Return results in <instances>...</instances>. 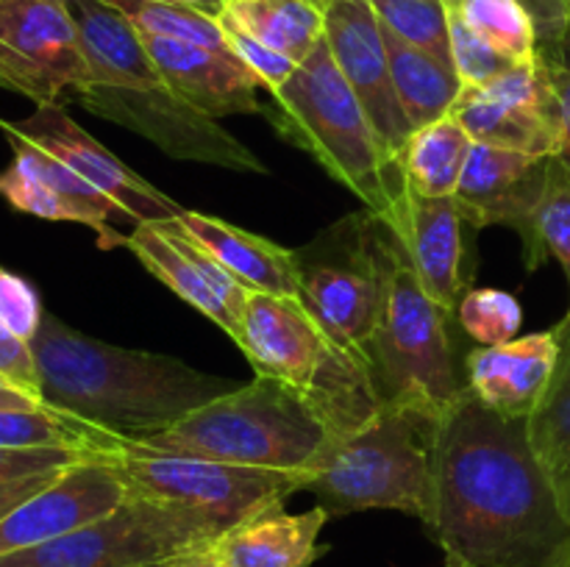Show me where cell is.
Returning <instances> with one entry per match:
<instances>
[{"label":"cell","mask_w":570,"mask_h":567,"mask_svg":"<svg viewBox=\"0 0 570 567\" xmlns=\"http://www.w3.org/2000/svg\"><path fill=\"white\" fill-rule=\"evenodd\" d=\"M460 326L484 348L512 342L523 326V309L504 289H471L456 306Z\"/></svg>","instance_id":"32"},{"label":"cell","mask_w":570,"mask_h":567,"mask_svg":"<svg viewBox=\"0 0 570 567\" xmlns=\"http://www.w3.org/2000/svg\"><path fill=\"white\" fill-rule=\"evenodd\" d=\"M65 470H53V472H42V476L33 478H22V481H11V484H0V520L9 515L11 509L22 504V500L31 498L33 493H39L42 487H48L53 478H59Z\"/></svg>","instance_id":"41"},{"label":"cell","mask_w":570,"mask_h":567,"mask_svg":"<svg viewBox=\"0 0 570 567\" xmlns=\"http://www.w3.org/2000/svg\"><path fill=\"white\" fill-rule=\"evenodd\" d=\"M384 42H387L395 92H399L401 109H404L412 131L449 117L462 92V81L454 64H445V61L412 48L387 28H384Z\"/></svg>","instance_id":"24"},{"label":"cell","mask_w":570,"mask_h":567,"mask_svg":"<svg viewBox=\"0 0 570 567\" xmlns=\"http://www.w3.org/2000/svg\"><path fill=\"white\" fill-rule=\"evenodd\" d=\"M126 498V481L111 456L78 461L0 520V556L65 537L115 511Z\"/></svg>","instance_id":"17"},{"label":"cell","mask_w":570,"mask_h":567,"mask_svg":"<svg viewBox=\"0 0 570 567\" xmlns=\"http://www.w3.org/2000/svg\"><path fill=\"white\" fill-rule=\"evenodd\" d=\"M42 300L28 278L17 276L0 267V322L17 334L20 339L31 342L42 326Z\"/></svg>","instance_id":"37"},{"label":"cell","mask_w":570,"mask_h":567,"mask_svg":"<svg viewBox=\"0 0 570 567\" xmlns=\"http://www.w3.org/2000/svg\"><path fill=\"white\" fill-rule=\"evenodd\" d=\"M178 567H228V565L215 554V550H212L209 545V548L195 550V554L178 556Z\"/></svg>","instance_id":"43"},{"label":"cell","mask_w":570,"mask_h":567,"mask_svg":"<svg viewBox=\"0 0 570 567\" xmlns=\"http://www.w3.org/2000/svg\"><path fill=\"white\" fill-rule=\"evenodd\" d=\"M390 228L399 233L423 292L440 309L456 315V306L465 295V256H462V211L454 195L426 198L406 187L399 220Z\"/></svg>","instance_id":"19"},{"label":"cell","mask_w":570,"mask_h":567,"mask_svg":"<svg viewBox=\"0 0 570 567\" xmlns=\"http://www.w3.org/2000/svg\"><path fill=\"white\" fill-rule=\"evenodd\" d=\"M365 231L382 270V309L373 337L379 392L384 404L443 417L468 389L456 370L451 311L423 292L399 233L387 222L365 215Z\"/></svg>","instance_id":"6"},{"label":"cell","mask_w":570,"mask_h":567,"mask_svg":"<svg viewBox=\"0 0 570 567\" xmlns=\"http://www.w3.org/2000/svg\"><path fill=\"white\" fill-rule=\"evenodd\" d=\"M31 354L45 404L122 439L165 431L239 387L173 356L100 342L48 311L31 339Z\"/></svg>","instance_id":"2"},{"label":"cell","mask_w":570,"mask_h":567,"mask_svg":"<svg viewBox=\"0 0 570 567\" xmlns=\"http://www.w3.org/2000/svg\"><path fill=\"white\" fill-rule=\"evenodd\" d=\"M371 3L379 22L390 33L445 64H454L451 61L449 6L443 0H371Z\"/></svg>","instance_id":"31"},{"label":"cell","mask_w":570,"mask_h":567,"mask_svg":"<svg viewBox=\"0 0 570 567\" xmlns=\"http://www.w3.org/2000/svg\"><path fill=\"white\" fill-rule=\"evenodd\" d=\"M217 20H220L223 33H226V42H228V48H232V53L237 56V59L243 61V64L248 67L256 78H259L262 87H265L267 92H276V89L284 87V83L293 78V72L298 70V61H293L289 56L273 50L271 44H265V42H259L256 37H250L248 31H243L239 26H234L228 17L220 14Z\"/></svg>","instance_id":"36"},{"label":"cell","mask_w":570,"mask_h":567,"mask_svg":"<svg viewBox=\"0 0 570 567\" xmlns=\"http://www.w3.org/2000/svg\"><path fill=\"white\" fill-rule=\"evenodd\" d=\"M176 220L248 292L298 298V250L284 248L273 239L245 231L204 211L181 209Z\"/></svg>","instance_id":"21"},{"label":"cell","mask_w":570,"mask_h":567,"mask_svg":"<svg viewBox=\"0 0 570 567\" xmlns=\"http://www.w3.org/2000/svg\"><path fill=\"white\" fill-rule=\"evenodd\" d=\"M309 3H315V6H317V9H323V11H326V9H328V6H332V3H334V0H309Z\"/></svg>","instance_id":"51"},{"label":"cell","mask_w":570,"mask_h":567,"mask_svg":"<svg viewBox=\"0 0 570 567\" xmlns=\"http://www.w3.org/2000/svg\"><path fill=\"white\" fill-rule=\"evenodd\" d=\"M0 67L17 94L59 103L89 81L81 33L67 0H0Z\"/></svg>","instance_id":"12"},{"label":"cell","mask_w":570,"mask_h":567,"mask_svg":"<svg viewBox=\"0 0 570 567\" xmlns=\"http://www.w3.org/2000/svg\"><path fill=\"white\" fill-rule=\"evenodd\" d=\"M0 131L17 133V137L28 139L37 148L48 150L50 156L65 161L72 172H78L83 181L92 183L100 195H106L131 226L173 220V217L181 215V206L176 200L167 198L161 189L145 181L139 172L122 165L92 133H87V128H81L67 115L65 106L39 103L22 120H3L0 117Z\"/></svg>","instance_id":"13"},{"label":"cell","mask_w":570,"mask_h":567,"mask_svg":"<svg viewBox=\"0 0 570 567\" xmlns=\"http://www.w3.org/2000/svg\"><path fill=\"white\" fill-rule=\"evenodd\" d=\"M323 39L371 117L387 156L399 161L406 139L412 137V126L395 92L384 28L371 0H334L323 11Z\"/></svg>","instance_id":"14"},{"label":"cell","mask_w":570,"mask_h":567,"mask_svg":"<svg viewBox=\"0 0 570 567\" xmlns=\"http://www.w3.org/2000/svg\"><path fill=\"white\" fill-rule=\"evenodd\" d=\"M237 345L256 376L309 395L337 439L367 426L387 406L373 367L337 348L298 298L248 292Z\"/></svg>","instance_id":"8"},{"label":"cell","mask_w":570,"mask_h":567,"mask_svg":"<svg viewBox=\"0 0 570 567\" xmlns=\"http://www.w3.org/2000/svg\"><path fill=\"white\" fill-rule=\"evenodd\" d=\"M81 33L89 81L76 94L92 115L117 122L181 161L267 176V165L220 128V120L184 103L150 59L142 33L109 0H67Z\"/></svg>","instance_id":"3"},{"label":"cell","mask_w":570,"mask_h":567,"mask_svg":"<svg viewBox=\"0 0 570 567\" xmlns=\"http://www.w3.org/2000/svg\"><path fill=\"white\" fill-rule=\"evenodd\" d=\"M551 92H554V122H557V159L570 167V59H546Z\"/></svg>","instance_id":"40"},{"label":"cell","mask_w":570,"mask_h":567,"mask_svg":"<svg viewBox=\"0 0 570 567\" xmlns=\"http://www.w3.org/2000/svg\"><path fill=\"white\" fill-rule=\"evenodd\" d=\"M223 17L298 64L323 39V9L309 0H232Z\"/></svg>","instance_id":"28"},{"label":"cell","mask_w":570,"mask_h":567,"mask_svg":"<svg viewBox=\"0 0 570 567\" xmlns=\"http://www.w3.org/2000/svg\"><path fill=\"white\" fill-rule=\"evenodd\" d=\"M449 28H451V61L460 76L462 87H488L493 78H499L507 67H512L510 59L499 53L493 44L484 42L465 20L460 9L449 6Z\"/></svg>","instance_id":"34"},{"label":"cell","mask_w":570,"mask_h":567,"mask_svg":"<svg viewBox=\"0 0 570 567\" xmlns=\"http://www.w3.org/2000/svg\"><path fill=\"white\" fill-rule=\"evenodd\" d=\"M557 3H560L562 14H566V17H568V22H570V0H557Z\"/></svg>","instance_id":"50"},{"label":"cell","mask_w":570,"mask_h":567,"mask_svg":"<svg viewBox=\"0 0 570 567\" xmlns=\"http://www.w3.org/2000/svg\"><path fill=\"white\" fill-rule=\"evenodd\" d=\"M271 94L265 117L278 137L309 153L334 181L351 189L371 215L393 226L406 189L404 172L384 150L326 39H321L293 78Z\"/></svg>","instance_id":"4"},{"label":"cell","mask_w":570,"mask_h":567,"mask_svg":"<svg viewBox=\"0 0 570 567\" xmlns=\"http://www.w3.org/2000/svg\"><path fill=\"white\" fill-rule=\"evenodd\" d=\"M326 520L328 511L323 506L298 515L276 506L223 531L212 550L228 567H312L326 554L321 545Z\"/></svg>","instance_id":"22"},{"label":"cell","mask_w":570,"mask_h":567,"mask_svg":"<svg viewBox=\"0 0 570 567\" xmlns=\"http://www.w3.org/2000/svg\"><path fill=\"white\" fill-rule=\"evenodd\" d=\"M432 461L423 526L465 567H543L570 537L527 420L488 409L471 389L440 417Z\"/></svg>","instance_id":"1"},{"label":"cell","mask_w":570,"mask_h":567,"mask_svg":"<svg viewBox=\"0 0 570 567\" xmlns=\"http://www.w3.org/2000/svg\"><path fill=\"white\" fill-rule=\"evenodd\" d=\"M543 567H570V537L549 556V561Z\"/></svg>","instance_id":"45"},{"label":"cell","mask_w":570,"mask_h":567,"mask_svg":"<svg viewBox=\"0 0 570 567\" xmlns=\"http://www.w3.org/2000/svg\"><path fill=\"white\" fill-rule=\"evenodd\" d=\"M337 439L315 400L289 384L256 376L131 445L156 454L204 456L262 470L304 472ZM304 484V481H301Z\"/></svg>","instance_id":"5"},{"label":"cell","mask_w":570,"mask_h":567,"mask_svg":"<svg viewBox=\"0 0 570 567\" xmlns=\"http://www.w3.org/2000/svg\"><path fill=\"white\" fill-rule=\"evenodd\" d=\"M220 534L195 511L128 493L109 515L37 548L0 556V567H139L209 548Z\"/></svg>","instance_id":"10"},{"label":"cell","mask_w":570,"mask_h":567,"mask_svg":"<svg viewBox=\"0 0 570 567\" xmlns=\"http://www.w3.org/2000/svg\"><path fill=\"white\" fill-rule=\"evenodd\" d=\"M109 3L117 6L142 37L178 39V42L232 53L220 20L204 11L170 3V0H109Z\"/></svg>","instance_id":"30"},{"label":"cell","mask_w":570,"mask_h":567,"mask_svg":"<svg viewBox=\"0 0 570 567\" xmlns=\"http://www.w3.org/2000/svg\"><path fill=\"white\" fill-rule=\"evenodd\" d=\"M142 42L173 92L200 115L212 120L265 115L262 81L234 53L161 37H142Z\"/></svg>","instance_id":"18"},{"label":"cell","mask_w":570,"mask_h":567,"mask_svg":"<svg viewBox=\"0 0 570 567\" xmlns=\"http://www.w3.org/2000/svg\"><path fill=\"white\" fill-rule=\"evenodd\" d=\"M39 406H45V400L22 392V389L14 387L9 378L0 376V411L3 409H39Z\"/></svg>","instance_id":"42"},{"label":"cell","mask_w":570,"mask_h":567,"mask_svg":"<svg viewBox=\"0 0 570 567\" xmlns=\"http://www.w3.org/2000/svg\"><path fill=\"white\" fill-rule=\"evenodd\" d=\"M83 459H92V456L67 448H0V484L67 470Z\"/></svg>","instance_id":"38"},{"label":"cell","mask_w":570,"mask_h":567,"mask_svg":"<svg viewBox=\"0 0 570 567\" xmlns=\"http://www.w3.org/2000/svg\"><path fill=\"white\" fill-rule=\"evenodd\" d=\"M549 161L551 156H529L473 142L454 192L462 220L476 228L507 226L523 239L529 270H538L546 261L534 231V215L543 198Z\"/></svg>","instance_id":"15"},{"label":"cell","mask_w":570,"mask_h":567,"mask_svg":"<svg viewBox=\"0 0 570 567\" xmlns=\"http://www.w3.org/2000/svg\"><path fill=\"white\" fill-rule=\"evenodd\" d=\"M443 567H465V565H462L460 559H454V556H445V565Z\"/></svg>","instance_id":"49"},{"label":"cell","mask_w":570,"mask_h":567,"mask_svg":"<svg viewBox=\"0 0 570 567\" xmlns=\"http://www.w3.org/2000/svg\"><path fill=\"white\" fill-rule=\"evenodd\" d=\"M0 376L9 378V381L14 384V387H20L22 392L42 400L31 342H26V339H20L17 334H11L3 322H0Z\"/></svg>","instance_id":"39"},{"label":"cell","mask_w":570,"mask_h":567,"mask_svg":"<svg viewBox=\"0 0 570 567\" xmlns=\"http://www.w3.org/2000/svg\"><path fill=\"white\" fill-rule=\"evenodd\" d=\"M228 3H232V0H228Z\"/></svg>","instance_id":"52"},{"label":"cell","mask_w":570,"mask_h":567,"mask_svg":"<svg viewBox=\"0 0 570 567\" xmlns=\"http://www.w3.org/2000/svg\"><path fill=\"white\" fill-rule=\"evenodd\" d=\"M557 334H560V342H562V350H566L568 354V359H570V311L566 315V320L562 322H557Z\"/></svg>","instance_id":"46"},{"label":"cell","mask_w":570,"mask_h":567,"mask_svg":"<svg viewBox=\"0 0 570 567\" xmlns=\"http://www.w3.org/2000/svg\"><path fill=\"white\" fill-rule=\"evenodd\" d=\"M451 117L479 145L529 156H557V122L549 111L495 98L476 87H462Z\"/></svg>","instance_id":"23"},{"label":"cell","mask_w":570,"mask_h":567,"mask_svg":"<svg viewBox=\"0 0 570 567\" xmlns=\"http://www.w3.org/2000/svg\"><path fill=\"white\" fill-rule=\"evenodd\" d=\"M560 361L557 328L512 342L476 348L465 356V384L488 409L527 420L540 404Z\"/></svg>","instance_id":"20"},{"label":"cell","mask_w":570,"mask_h":567,"mask_svg":"<svg viewBox=\"0 0 570 567\" xmlns=\"http://www.w3.org/2000/svg\"><path fill=\"white\" fill-rule=\"evenodd\" d=\"M456 9L462 20L512 64L540 56L538 26L523 0H465Z\"/></svg>","instance_id":"29"},{"label":"cell","mask_w":570,"mask_h":567,"mask_svg":"<svg viewBox=\"0 0 570 567\" xmlns=\"http://www.w3.org/2000/svg\"><path fill=\"white\" fill-rule=\"evenodd\" d=\"M0 89H9V92H14V94H17V87H14V81H11V78H9V72H6L3 67H0Z\"/></svg>","instance_id":"47"},{"label":"cell","mask_w":570,"mask_h":567,"mask_svg":"<svg viewBox=\"0 0 570 567\" xmlns=\"http://www.w3.org/2000/svg\"><path fill=\"white\" fill-rule=\"evenodd\" d=\"M0 448H67L115 456L122 448V437L45 404L39 409L0 411Z\"/></svg>","instance_id":"27"},{"label":"cell","mask_w":570,"mask_h":567,"mask_svg":"<svg viewBox=\"0 0 570 567\" xmlns=\"http://www.w3.org/2000/svg\"><path fill=\"white\" fill-rule=\"evenodd\" d=\"M0 198L9 206H14L17 211H26V215L39 217V220L78 222L70 203L59 192H53L48 183L39 181L37 176L22 170L17 161H11L6 170H0Z\"/></svg>","instance_id":"35"},{"label":"cell","mask_w":570,"mask_h":567,"mask_svg":"<svg viewBox=\"0 0 570 567\" xmlns=\"http://www.w3.org/2000/svg\"><path fill=\"white\" fill-rule=\"evenodd\" d=\"M471 150L473 139L456 117L449 115L417 128L399 156L406 187L426 198H451L460 187Z\"/></svg>","instance_id":"25"},{"label":"cell","mask_w":570,"mask_h":567,"mask_svg":"<svg viewBox=\"0 0 570 567\" xmlns=\"http://www.w3.org/2000/svg\"><path fill=\"white\" fill-rule=\"evenodd\" d=\"M348 226L351 233L334 250H298V300L337 348L373 367L382 270L367 242L365 217Z\"/></svg>","instance_id":"11"},{"label":"cell","mask_w":570,"mask_h":567,"mask_svg":"<svg viewBox=\"0 0 570 567\" xmlns=\"http://www.w3.org/2000/svg\"><path fill=\"white\" fill-rule=\"evenodd\" d=\"M139 567H178V559H167V561H150V565H139Z\"/></svg>","instance_id":"48"},{"label":"cell","mask_w":570,"mask_h":567,"mask_svg":"<svg viewBox=\"0 0 570 567\" xmlns=\"http://www.w3.org/2000/svg\"><path fill=\"white\" fill-rule=\"evenodd\" d=\"M126 248L154 272L170 292L195 311L209 317L217 328L239 342V320H243L248 289L228 270H223L181 226L178 220L137 222L126 237Z\"/></svg>","instance_id":"16"},{"label":"cell","mask_w":570,"mask_h":567,"mask_svg":"<svg viewBox=\"0 0 570 567\" xmlns=\"http://www.w3.org/2000/svg\"><path fill=\"white\" fill-rule=\"evenodd\" d=\"M438 422L423 409L387 404L367 426L334 439L304 472L301 489L315 495L328 517L395 509L426 523Z\"/></svg>","instance_id":"7"},{"label":"cell","mask_w":570,"mask_h":567,"mask_svg":"<svg viewBox=\"0 0 570 567\" xmlns=\"http://www.w3.org/2000/svg\"><path fill=\"white\" fill-rule=\"evenodd\" d=\"M170 3L189 6V9L204 11V14H209V17H220L223 11H226L228 0H170Z\"/></svg>","instance_id":"44"},{"label":"cell","mask_w":570,"mask_h":567,"mask_svg":"<svg viewBox=\"0 0 570 567\" xmlns=\"http://www.w3.org/2000/svg\"><path fill=\"white\" fill-rule=\"evenodd\" d=\"M534 231L543 256L560 261L570 287V167L557 156L549 161L543 198L534 215Z\"/></svg>","instance_id":"33"},{"label":"cell","mask_w":570,"mask_h":567,"mask_svg":"<svg viewBox=\"0 0 570 567\" xmlns=\"http://www.w3.org/2000/svg\"><path fill=\"white\" fill-rule=\"evenodd\" d=\"M111 461L128 493L195 511L220 531L284 506L289 495L301 493L304 481L298 472L262 470L204 456L156 454L137 448L128 439H122V448Z\"/></svg>","instance_id":"9"},{"label":"cell","mask_w":570,"mask_h":567,"mask_svg":"<svg viewBox=\"0 0 570 567\" xmlns=\"http://www.w3.org/2000/svg\"><path fill=\"white\" fill-rule=\"evenodd\" d=\"M3 137L9 139L11 148H14L17 165H20L22 170L31 172V176H37L39 181L48 183L53 192H59L61 198L70 203V209L76 211V220L98 233L100 248H126L128 233H120L115 228V220H126V215H122L106 195H100L92 183L83 181L78 172H72L65 161L50 156L48 150L37 148V145L17 137V133H3Z\"/></svg>","instance_id":"26"}]
</instances>
